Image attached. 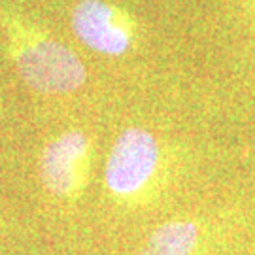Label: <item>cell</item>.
Segmentation results:
<instances>
[{"mask_svg":"<svg viewBox=\"0 0 255 255\" xmlns=\"http://www.w3.org/2000/svg\"><path fill=\"white\" fill-rule=\"evenodd\" d=\"M72 27L85 46L101 53L121 55L130 46L128 32L102 0H82L72 11Z\"/></svg>","mask_w":255,"mask_h":255,"instance_id":"obj_3","label":"cell"},{"mask_svg":"<svg viewBox=\"0 0 255 255\" xmlns=\"http://www.w3.org/2000/svg\"><path fill=\"white\" fill-rule=\"evenodd\" d=\"M159 146L151 132L127 128L118 136L106 163V185L116 195H132L153 176Z\"/></svg>","mask_w":255,"mask_h":255,"instance_id":"obj_1","label":"cell"},{"mask_svg":"<svg viewBox=\"0 0 255 255\" xmlns=\"http://www.w3.org/2000/svg\"><path fill=\"white\" fill-rule=\"evenodd\" d=\"M87 149V138L72 130L53 140L40 159L42 182L53 195H70L80 180V163Z\"/></svg>","mask_w":255,"mask_h":255,"instance_id":"obj_4","label":"cell"},{"mask_svg":"<svg viewBox=\"0 0 255 255\" xmlns=\"http://www.w3.org/2000/svg\"><path fill=\"white\" fill-rule=\"evenodd\" d=\"M17 70L27 85L42 93H68L85 82L80 59L51 40L27 47L19 55Z\"/></svg>","mask_w":255,"mask_h":255,"instance_id":"obj_2","label":"cell"},{"mask_svg":"<svg viewBox=\"0 0 255 255\" xmlns=\"http://www.w3.org/2000/svg\"><path fill=\"white\" fill-rule=\"evenodd\" d=\"M199 229L191 221H170L155 231L138 255H191Z\"/></svg>","mask_w":255,"mask_h":255,"instance_id":"obj_5","label":"cell"}]
</instances>
